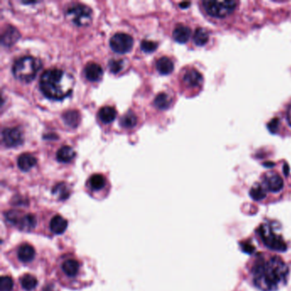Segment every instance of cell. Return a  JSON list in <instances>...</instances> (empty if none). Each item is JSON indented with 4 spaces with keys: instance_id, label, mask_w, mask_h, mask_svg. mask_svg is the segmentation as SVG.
<instances>
[{
    "instance_id": "7402d4cb",
    "label": "cell",
    "mask_w": 291,
    "mask_h": 291,
    "mask_svg": "<svg viewBox=\"0 0 291 291\" xmlns=\"http://www.w3.org/2000/svg\"><path fill=\"white\" fill-rule=\"evenodd\" d=\"M249 195L254 201H263L265 198H267L268 191H266V189L262 184L257 183L252 186L249 191Z\"/></svg>"
},
{
    "instance_id": "d4e9b609",
    "label": "cell",
    "mask_w": 291,
    "mask_h": 291,
    "mask_svg": "<svg viewBox=\"0 0 291 291\" xmlns=\"http://www.w3.org/2000/svg\"><path fill=\"white\" fill-rule=\"evenodd\" d=\"M106 184L105 178L101 174H94L89 179V185L93 191H100Z\"/></svg>"
},
{
    "instance_id": "6da1fadb",
    "label": "cell",
    "mask_w": 291,
    "mask_h": 291,
    "mask_svg": "<svg viewBox=\"0 0 291 291\" xmlns=\"http://www.w3.org/2000/svg\"><path fill=\"white\" fill-rule=\"evenodd\" d=\"M288 266L278 255L260 254L249 268L251 283L261 291H276L288 281Z\"/></svg>"
},
{
    "instance_id": "44dd1931",
    "label": "cell",
    "mask_w": 291,
    "mask_h": 291,
    "mask_svg": "<svg viewBox=\"0 0 291 291\" xmlns=\"http://www.w3.org/2000/svg\"><path fill=\"white\" fill-rule=\"evenodd\" d=\"M62 269H63L64 273L68 277H74L77 275L79 269H80V265L77 261L70 259V260L64 261V264L62 266Z\"/></svg>"
},
{
    "instance_id": "52a82bcc",
    "label": "cell",
    "mask_w": 291,
    "mask_h": 291,
    "mask_svg": "<svg viewBox=\"0 0 291 291\" xmlns=\"http://www.w3.org/2000/svg\"><path fill=\"white\" fill-rule=\"evenodd\" d=\"M110 45L114 52L127 53L134 45V39L129 34L117 33L111 37Z\"/></svg>"
},
{
    "instance_id": "30bf717a",
    "label": "cell",
    "mask_w": 291,
    "mask_h": 291,
    "mask_svg": "<svg viewBox=\"0 0 291 291\" xmlns=\"http://www.w3.org/2000/svg\"><path fill=\"white\" fill-rule=\"evenodd\" d=\"M183 81L187 87L197 88L201 87L203 81V77L201 73L196 68H191L184 73Z\"/></svg>"
},
{
    "instance_id": "277c9868",
    "label": "cell",
    "mask_w": 291,
    "mask_h": 291,
    "mask_svg": "<svg viewBox=\"0 0 291 291\" xmlns=\"http://www.w3.org/2000/svg\"><path fill=\"white\" fill-rule=\"evenodd\" d=\"M259 238L266 248L271 250L284 252L287 250V245L281 235H278L270 224H262L258 228Z\"/></svg>"
},
{
    "instance_id": "836d02e7",
    "label": "cell",
    "mask_w": 291,
    "mask_h": 291,
    "mask_svg": "<svg viewBox=\"0 0 291 291\" xmlns=\"http://www.w3.org/2000/svg\"><path fill=\"white\" fill-rule=\"evenodd\" d=\"M19 214L17 211H10L6 214V218L9 221H11L12 223H17L19 221Z\"/></svg>"
},
{
    "instance_id": "e575fe53",
    "label": "cell",
    "mask_w": 291,
    "mask_h": 291,
    "mask_svg": "<svg viewBox=\"0 0 291 291\" xmlns=\"http://www.w3.org/2000/svg\"><path fill=\"white\" fill-rule=\"evenodd\" d=\"M287 120H288L289 124L291 126V104L288 108V111H287Z\"/></svg>"
},
{
    "instance_id": "7a4b0ae2",
    "label": "cell",
    "mask_w": 291,
    "mask_h": 291,
    "mask_svg": "<svg viewBox=\"0 0 291 291\" xmlns=\"http://www.w3.org/2000/svg\"><path fill=\"white\" fill-rule=\"evenodd\" d=\"M74 86L73 76L59 68L44 71L40 80L41 92L51 100H62L69 96Z\"/></svg>"
},
{
    "instance_id": "484cf974",
    "label": "cell",
    "mask_w": 291,
    "mask_h": 291,
    "mask_svg": "<svg viewBox=\"0 0 291 291\" xmlns=\"http://www.w3.org/2000/svg\"><path fill=\"white\" fill-rule=\"evenodd\" d=\"M20 282L22 287L27 291H34L38 285L37 278L31 274L24 275L23 277L21 278Z\"/></svg>"
},
{
    "instance_id": "1f68e13d",
    "label": "cell",
    "mask_w": 291,
    "mask_h": 291,
    "mask_svg": "<svg viewBox=\"0 0 291 291\" xmlns=\"http://www.w3.org/2000/svg\"><path fill=\"white\" fill-rule=\"evenodd\" d=\"M109 68L112 73L117 74L123 68V60H111L109 63Z\"/></svg>"
},
{
    "instance_id": "cb8c5ba5",
    "label": "cell",
    "mask_w": 291,
    "mask_h": 291,
    "mask_svg": "<svg viewBox=\"0 0 291 291\" xmlns=\"http://www.w3.org/2000/svg\"><path fill=\"white\" fill-rule=\"evenodd\" d=\"M171 104H172L171 97L167 94L163 93V92L158 94L155 98V106L161 111L167 110L168 108L170 107Z\"/></svg>"
},
{
    "instance_id": "ba28073f",
    "label": "cell",
    "mask_w": 291,
    "mask_h": 291,
    "mask_svg": "<svg viewBox=\"0 0 291 291\" xmlns=\"http://www.w3.org/2000/svg\"><path fill=\"white\" fill-rule=\"evenodd\" d=\"M261 184L264 186L266 191L272 193H278L283 190L285 183L283 178L279 174L271 172L265 174Z\"/></svg>"
},
{
    "instance_id": "e0dca14e",
    "label": "cell",
    "mask_w": 291,
    "mask_h": 291,
    "mask_svg": "<svg viewBox=\"0 0 291 291\" xmlns=\"http://www.w3.org/2000/svg\"><path fill=\"white\" fill-rule=\"evenodd\" d=\"M98 117L104 124H109L114 121L116 117V111L114 108L111 106H104L101 108L98 111Z\"/></svg>"
},
{
    "instance_id": "f1b7e54d",
    "label": "cell",
    "mask_w": 291,
    "mask_h": 291,
    "mask_svg": "<svg viewBox=\"0 0 291 291\" xmlns=\"http://www.w3.org/2000/svg\"><path fill=\"white\" fill-rule=\"evenodd\" d=\"M20 222L22 228L31 230V229L35 227V225H36V218L34 217L33 214H27L26 216H24L22 221Z\"/></svg>"
},
{
    "instance_id": "9a60e30c",
    "label": "cell",
    "mask_w": 291,
    "mask_h": 291,
    "mask_svg": "<svg viewBox=\"0 0 291 291\" xmlns=\"http://www.w3.org/2000/svg\"><path fill=\"white\" fill-rule=\"evenodd\" d=\"M67 227V221L60 215L54 216L50 223V230L55 234H62L66 231Z\"/></svg>"
},
{
    "instance_id": "5bb4252c",
    "label": "cell",
    "mask_w": 291,
    "mask_h": 291,
    "mask_svg": "<svg viewBox=\"0 0 291 291\" xmlns=\"http://www.w3.org/2000/svg\"><path fill=\"white\" fill-rule=\"evenodd\" d=\"M36 162H37L36 158L34 157L33 155L29 154V153L22 154L17 159L18 167L23 172H27V171L30 170L31 168H33L35 166Z\"/></svg>"
},
{
    "instance_id": "603a6c76",
    "label": "cell",
    "mask_w": 291,
    "mask_h": 291,
    "mask_svg": "<svg viewBox=\"0 0 291 291\" xmlns=\"http://www.w3.org/2000/svg\"><path fill=\"white\" fill-rule=\"evenodd\" d=\"M208 40H209V34H208V31L206 30L205 28L198 27L196 29L194 35H193V41L197 45L203 46L208 43Z\"/></svg>"
},
{
    "instance_id": "4dcf8cb0",
    "label": "cell",
    "mask_w": 291,
    "mask_h": 291,
    "mask_svg": "<svg viewBox=\"0 0 291 291\" xmlns=\"http://www.w3.org/2000/svg\"><path fill=\"white\" fill-rule=\"evenodd\" d=\"M141 49L145 52H153L157 48V43L154 41H143L141 42Z\"/></svg>"
},
{
    "instance_id": "8992f818",
    "label": "cell",
    "mask_w": 291,
    "mask_h": 291,
    "mask_svg": "<svg viewBox=\"0 0 291 291\" xmlns=\"http://www.w3.org/2000/svg\"><path fill=\"white\" fill-rule=\"evenodd\" d=\"M66 17L71 22L79 27L88 26L91 22L92 11L90 7L82 3H74L67 7Z\"/></svg>"
},
{
    "instance_id": "4316f807",
    "label": "cell",
    "mask_w": 291,
    "mask_h": 291,
    "mask_svg": "<svg viewBox=\"0 0 291 291\" xmlns=\"http://www.w3.org/2000/svg\"><path fill=\"white\" fill-rule=\"evenodd\" d=\"M52 193L60 200H65L69 197V190L66 184L60 183L57 184L52 190Z\"/></svg>"
},
{
    "instance_id": "ac0fdd59",
    "label": "cell",
    "mask_w": 291,
    "mask_h": 291,
    "mask_svg": "<svg viewBox=\"0 0 291 291\" xmlns=\"http://www.w3.org/2000/svg\"><path fill=\"white\" fill-rule=\"evenodd\" d=\"M174 67L173 61L168 57H161L157 62V69L160 74H163V75L171 74L174 70Z\"/></svg>"
},
{
    "instance_id": "8fae6325",
    "label": "cell",
    "mask_w": 291,
    "mask_h": 291,
    "mask_svg": "<svg viewBox=\"0 0 291 291\" xmlns=\"http://www.w3.org/2000/svg\"><path fill=\"white\" fill-rule=\"evenodd\" d=\"M20 33L16 27L8 26L5 27V29L3 32L1 41L4 46L10 47L13 45L14 44L20 39Z\"/></svg>"
},
{
    "instance_id": "83f0119b",
    "label": "cell",
    "mask_w": 291,
    "mask_h": 291,
    "mask_svg": "<svg viewBox=\"0 0 291 291\" xmlns=\"http://www.w3.org/2000/svg\"><path fill=\"white\" fill-rule=\"evenodd\" d=\"M120 123L122 127H126V128L134 127L135 125L137 124V117L132 111H129L121 117Z\"/></svg>"
},
{
    "instance_id": "7c38bea8",
    "label": "cell",
    "mask_w": 291,
    "mask_h": 291,
    "mask_svg": "<svg viewBox=\"0 0 291 291\" xmlns=\"http://www.w3.org/2000/svg\"><path fill=\"white\" fill-rule=\"evenodd\" d=\"M104 74V70L99 64L90 63L85 67V75L88 81L97 82L99 81Z\"/></svg>"
},
{
    "instance_id": "f546056e",
    "label": "cell",
    "mask_w": 291,
    "mask_h": 291,
    "mask_svg": "<svg viewBox=\"0 0 291 291\" xmlns=\"http://www.w3.org/2000/svg\"><path fill=\"white\" fill-rule=\"evenodd\" d=\"M13 286V280L10 277L3 276L0 278V291H11Z\"/></svg>"
},
{
    "instance_id": "2e32d148",
    "label": "cell",
    "mask_w": 291,
    "mask_h": 291,
    "mask_svg": "<svg viewBox=\"0 0 291 291\" xmlns=\"http://www.w3.org/2000/svg\"><path fill=\"white\" fill-rule=\"evenodd\" d=\"M74 157H75V152L74 149L67 145H64L63 147H61L57 152V161L63 163L69 162L74 159Z\"/></svg>"
},
{
    "instance_id": "ffe728a7",
    "label": "cell",
    "mask_w": 291,
    "mask_h": 291,
    "mask_svg": "<svg viewBox=\"0 0 291 291\" xmlns=\"http://www.w3.org/2000/svg\"><path fill=\"white\" fill-rule=\"evenodd\" d=\"M65 124L72 128H75L81 122V114L77 111H67L63 114Z\"/></svg>"
},
{
    "instance_id": "d590c367",
    "label": "cell",
    "mask_w": 291,
    "mask_h": 291,
    "mask_svg": "<svg viewBox=\"0 0 291 291\" xmlns=\"http://www.w3.org/2000/svg\"><path fill=\"white\" fill-rule=\"evenodd\" d=\"M191 5V3L190 2H183V3H179V7L182 8V9H186L188 7Z\"/></svg>"
},
{
    "instance_id": "3957f363",
    "label": "cell",
    "mask_w": 291,
    "mask_h": 291,
    "mask_svg": "<svg viewBox=\"0 0 291 291\" xmlns=\"http://www.w3.org/2000/svg\"><path fill=\"white\" fill-rule=\"evenodd\" d=\"M41 61L30 56L18 58L12 66V73L17 80L29 83L41 69Z\"/></svg>"
},
{
    "instance_id": "9c48e42d",
    "label": "cell",
    "mask_w": 291,
    "mask_h": 291,
    "mask_svg": "<svg viewBox=\"0 0 291 291\" xmlns=\"http://www.w3.org/2000/svg\"><path fill=\"white\" fill-rule=\"evenodd\" d=\"M2 137L7 147H17L23 142L22 134L18 128H5L2 132Z\"/></svg>"
},
{
    "instance_id": "4fadbf2b",
    "label": "cell",
    "mask_w": 291,
    "mask_h": 291,
    "mask_svg": "<svg viewBox=\"0 0 291 291\" xmlns=\"http://www.w3.org/2000/svg\"><path fill=\"white\" fill-rule=\"evenodd\" d=\"M191 30L190 27L179 24L174 28V32H173V37H174V41L178 43L184 44L189 41V39L191 37Z\"/></svg>"
},
{
    "instance_id": "d6986e66",
    "label": "cell",
    "mask_w": 291,
    "mask_h": 291,
    "mask_svg": "<svg viewBox=\"0 0 291 291\" xmlns=\"http://www.w3.org/2000/svg\"><path fill=\"white\" fill-rule=\"evenodd\" d=\"M18 258L22 262H30L35 256L34 247L29 245H23L18 249Z\"/></svg>"
},
{
    "instance_id": "d6a6232c",
    "label": "cell",
    "mask_w": 291,
    "mask_h": 291,
    "mask_svg": "<svg viewBox=\"0 0 291 291\" xmlns=\"http://www.w3.org/2000/svg\"><path fill=\"white\" fill-rule=\"evenodd\" d=\"M279 123H280V122H279V120H278V118L272 119V120L268 123V129L271 132V134H276V133L278 132Z\"/></svg>"
},
{
    "instance_id": "5b68a950",
    "label": "cell",
    "mask_w": 291,
    "mask_h": 291,
    "mask_svg": "<svg viewBox=\"0 0 291 291\" xmlns=\"http://www.w3.org/2000/svg\"><path fill=\"white\" fill-rule=\"evenodd\" d=\"M234 0H205L202 6L208 16L214 18H224L232 13L238 7Z\"/></svg>"
}]
</instances>
